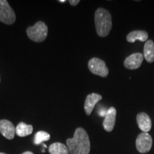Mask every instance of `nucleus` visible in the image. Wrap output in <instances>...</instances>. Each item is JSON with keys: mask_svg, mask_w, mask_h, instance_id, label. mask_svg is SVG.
Masks as SVG:
<instances>
[{"mask_svg": "<svg viewBox=\"0 0 154 154\" xmlns=\"http://www.w3.org/2000/svg\"><path fill=\"white\" fill-rule=\"evenodd\" d=\"M59 2H61V3H63V2H65V0H59V1H58Z\"/></svg>", "mask_w": 154, "mask_h": 154, "instance_id": "aec40b11", "label": "nucleus"}, {"mask_svg": "<svg viewBox=\"0 0 154 154\" xmlns=\"http://www.w3.org/2000/svg\"><path fill=\"white\" fill-rule=\"evenodd\" d=\"M106 111H107V110H106V109H101V110L99 111V115L100 116H101V117H104L105 116V115H106Z\"/></svg>", "mask_w": 154, "mask_h": 154, "instance_id": "a211bd4d", "label": "nucleus"}, {"mask_svg": "<svg viewBox=\"0 0 154 154\" xmlns=\"http://www.w3.org/2000/svg\"><path fill=\"white\" fill-rule=\"evenodd\" d=\"M0 154H7V153H0Z\"/></svg>", "mask_w": 154, "mask_h": 154, "instance_id": "412c9836", "label": "nucleus"}, {"mask_svg": "<svg viewBox=\"0 0 154 154\" xmlns=\"http://www.w3.org/2000/svg\"><path fill=\"white\" fill-rule=\"evenodd\" d=\"M49 153L50 154H69V151L66 145L56 142L51 144L49 147Z\"/></svg>", "mask_w": 154, "mask_h": 154, "instance_id": "2eb2a0df", "label": "nucleus"}, {"mask_svg": "<svg viewBox=\"0 0 154 154\" xmlns=\"http://www.w3.org/2000/svg\"><path fill=\"white\" fill-rule=\"evenodd\" d=\"M148 38H149V34L147 32L141 30L133 31L126 36L127 41L130 43H134L136 40H139L142 42H146L148 41Z\"/></svg>", "mask_w": 154, "mask_h": 154, "instance_id": "f8f14e48", "label": "nucleus"}, {"mask_svg": "<svg viewBox=\"0 0 154 154\" xmlns=\"http://www.w3.org/2000/svg\"><path fill=\"white\" fill-rule=\"evenodd\" d=\"M50 134L49 133L44 131H40L36 133L34 135V143L35 145H39L44 141H47L50 139Z\"/></svg>", "mask_w": 154, "mask_h": 154, "instance_id": "dca6fc26", "label": "nucleus"}, {"mask_svg": "<svg viewBox=\"0 0 154 154\" xmlns=\"http://www.w3.org/2000/svg\"><path fill=\"white\" fill-rule=\"evenodd\" d=\"M33 132V126L32 125L26 124L21 122L16 127V134L19 137H25L29 136Z\"/></svg>", "mask_w": 154, "mask_h": 154, "instance_id": "4468645a", "label": "nucleus"}, {"mask_svg": "<svg viewBox=\"0 0 154 154\" xmlns=\"http://www.w3.org/2000/svg\"><path fill=\"white\" fill-rule=\"evenodd\" d=\"M143 58V55L140 53L133 54L125 59L124 66L131 70L137 69L141 66Z\"/></svg>", "mask_w": 154, "mask_h": 154, "instance_id": "6e6552de", "label": "nucleus"}, {"mask_svg": "<svg viewBox=\"0 0 154 154\" xmlns=\"http://www.w3.org/2000/svg\"><path fill=\"white\" fill-rule=\"evenodd\" d=\"M88 66L92 74L101 77H106L109 75V69L105 62L99 58H92L90 59Z\"/></svg>", "mask_w": 154, "mask_h": 154, "instance_id": "39448f33", "label": "nucleus"}, {"mask_svg": "<svg viewBox=\"0 0 154 154\" xmlns=\"http://www.w3.org/2000/svg\"><path fill=\"white\" fill-rule=\"evenodd\" d=\"M22 154H34V153H32V151H25Z\"/></svg>", "mask_w": 154, "mask_h": 154, "instance_id": "6ab92c4d", "label": "nucleus"}, {"mask_svg": "<svg viewBox=\"0 0 154 154\" xmlns=\"http://www.w3.org/2000/svg\"><path fill=\"white\" fill-rule=\"evenodd\" d=\"M16 15L7 0H0V22L6 24H14Z\"/></svg>", "mask_w": 154, "mask_h": 154, "instance_id": "20e7f679", "label": "nucleus"}, {"mask_svg": "<svg viewBox=\"0 0 154 154\" xmlns=\"http://www.w3.org/2000/svg\"><path fill=\"white\" fill-rule=\"evenodd\" d=\"M153 140L149 133L142 132L138 136L136 140V147L140 153H146L151 149Z\"/></svg>", "mask_w": 154, "mask_h": 154, "instance_id": "423d86ee", "label": "nucleus"}, {"mask_svg": "<svg viewBox=\"0 0 154 154\" xmlns=\"http://www.w3.org/2000/svg\"><path fill=\"white\" fill-rule=\"evenodd\" d=\"M143 57L148 62L154 61V42L152 40L146 41L143 48Z\"/></svg>", "mask_w": 154, "mask_h": 154, "instance_id": "ddd939ff", "label": "nucleus"}, {"mask_svg": "<svg viewBox=\"0 0 154 154\" xmlns=\"http://www.w3.org/2000/svg\"><path fill=\"white\" fill-rule=\"evenodd\" d=\"M28 37L35 42L44 41L48 34V27L43 22L38 21L34 26H29L26 29Z\"/></svg>", "mask_w": 154, "mask_h": 154, "instance_id": "7ed1b4c3", "label": "nucleus"}, {"mask_svg": "<svg viewBox=\"0 0 154 154\" xmlns=\"http://www.w3.org/2000/svg\"><path fill=\"white\" fill-rule=\"evenodd\" d=\"M69 2L72 6H76L80 2V1L79 0H69Z\"/></svg>", "mask_w": 154, "mask_h": 154, "instance_id": "f3484780", "label": "nucleus"}, {"mask_svg": "<svg viewBox=\"0 0 154 154\" xmlns=\"http://www.w3.org/2000/svg\"><path fill=\"white\" fill-rule=\"evenodd\" d=\"M116 110L114 107H110L108 109L103 121V126L107 132L112 131L115 126Z\"/></svg>", "mask_w": 154, "mask_h": 154, "instance_id": "1a4fd4ad", "label": "nucleus"}, {"mask_svg": "<svg viewBox=\"0 0 154 154\" xmlns=\"http://www.w3.org/2000/svg\"><path fill=\"white\" fill-rule=\"evenodd\" d=\"M0 133L7 139L11 140L16 134V128L11 121L2 119L0 121Z\"/></svg>", "mask_w": 154, "mask_h": 154, "instance_id": "0eeeda50", "label": "nucleus"}, {"mask_svg": "<svg viewBox=\"0 0 154 154\" xmlns=\"http://www.w3.org/2000/svg\"><path fill=\"white\" fill-rule=\"evenodd\" d=\"M136 121L139 128L143 133H148L151 128V120L147 113L141 112L136 116Z\"/></svg>", "mask_w": 154, "mask_h": 154, "instance_id": "9b49d317", "label": "nucleus"}, {"mask_svg": "<svg viewBox=\"0 0 154 154\" xmlns=\"http://www.w3.org/2000/svg\"><path fill=\"white\" fill-rule=\"evenodd\" d=\"M69 154H89L91 143L87 132L84 128H77L74 137L66 140Z\"/></svg>", "mask_w": 154, "mask_h": 154, "instance_id": "f257e3e1", "label": "nucleus"}, {"mask_svg": "<svg viewBox=\"0 0 154 154\" xmlns=\"http://www.w3.org/2000/svg\"><path fill=\"white\" fill-rule=\"evenodd\" d=\"M102 99V96L100 94L92 93L86 96L85 103H84V110L86 114L89 116L93 111L94 107L98 102Z\"/></svg>", "mask_w": 154, "mask_h": 154, "instance_id": "9d476101", "label": "nucleus"}, {"mask_svg": "<svg viewBox=\"0 0 154 154\" xmlns=\"http://www.w3.org/2000/svg\"><path fill=\"white\" fill-rule=\"evenodd\" d=\"M96 33L101 37H106L110 33L112 28V18L109 11L99 8L94 15Z\"/></svg>", "mask_w": 154, "mask_h": 154, "instance_id": "f03ea898", "label": "nucleus"}]
</instances>
